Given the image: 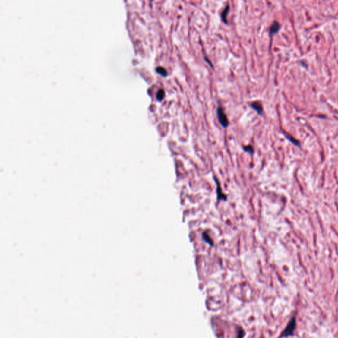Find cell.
<instances>
[{"mask_svg":"<svg viewBox=\"0 0 338 338\" xmlns=\"http://www.w3.org/2000/svg\"><path fill=\"white\" fill-rule=\"evenodd\" d=\"M296 326H297V318L295 316H292L282 332L280 338H286L293 336Z\"/></svg>","mask_w":338,"mask_h":338,"instance_id":"6da1fadb","label":"cell"},{"mask_svg":"<svg viewBox=\"0 0 338 338\" xmlns=\"http://www.w3.org/2000/svg\"><path fill=\"white\" fill-rule=\"evenodd\" d=\"M217 114L218 116V120L220 124L223 128H227L229 125V122L228 118L226 117V114L224 112L223 109L221 106H219L217 110Z\"/></svg>","mask_w":338,"mask_h":338,"instance_id":"7a4b0ae2","label":"cell"},{"mask_svg":"<svg viewBox=\"0 0 338 338\" xmlns=\"http://www.w3.org/2000/svg\"><path fill=\"white\" fill-rule=\"evenodd\" d=\"M215 180L217 184V198L219 200H226V196L224 194H223L221 187L220 186V184L217 181V180L215 178Z\"/></svg>","mask_w":338,"mask_h":338,"instance_id":"3957f363","label":"cell"},{"mask_svg":"<svg viewBox=\"0 0 338 338\" xmlns=\"http://www.w3.org/2000/svg\"><path fill=\"white\" fill-rule=\"evenodd\" d=\"M250 106L252 107L253 109L255 110L260 115L262 114L263 107L262 106V104H261L259 101H254V102L251 103Z\"/></svg>","mask_w":338,"mask_h":338,"instance_id":"277c9868","label":"cell"},{"mask_svg":"<svg viewBox=\"0 0 338 338\" xmlns=\"http://www.w3.org/2000/svg\"><path fill=\"white\" fill-rule=\"evenodd\" d=\"M280 24H279L277 21H274L272 25H271V27H270V33L271 34H276L278 32V30H280Z\"/></svg>","mask_w":338,"mask_h":338,"instance_id":"5b68a950","label":"cell"},{"mask_svg":"<svg viewBox=\"0 0 338 338\" xmlns=\"http://www.w3.org/2000/svg\"><path fill=\"white\" fill-rule=\"evenodd\" d=\"M229 6L227 5L225 8V9L223 10V11L221 13V18L223 21L225 23H227V20H226V15H227V14L229 13Z\"/></svg>","mask_w":338,"mask_h":338,"instance_id":"8992f818","label":"cell"},{"mask_svg":"<svg viewBox=\"0 0 338 338\" xmlns=\"http://www.w3.org/2000/svg\"><path fill=\"white\" fill-rule=\"evenodd\" d=\"M203 238L205 240V242H206L209 245H210L211 246H213V240H212L210 236L208 235V234L207 232H204L203 233Z\"/></svg>","mask_w":338,"mask_h":338,"instance_id":"52a82bcc","label":"cell"},{"mask_svg":"<svg viewBox=\"0 0 338 338\" xmlns=\"http://www.w3.org/2000/svg\"><path fill=\"white\" fill-rule=\"evenodd\" d=\"M156 71L159 74H160L163 77H166L167 75H168V72H167L166 69L163 67H157L156 69Z\"/></svg>","mask_w":338,"mask_h":338,"instance_id":"ba28073f","label":"cell"},{"mask_svg":"<svg viewBox=\"0 0 338 338\" xmlns=\"http://www.w3.org/2000/svg\"><path fill=\"white\" fill-rule=\"evenodd\" d=\"M156 99H157L158 100H159V101L162 100L164 98H165V90H164L163 89H159L158 90L157 93H156Z\"/></svg>","mask_w":338,"mask_h":338,"instance_id":"9c48e42d","label":"cell"},{"mask_svg":"<svg viewBox=\"0 0 338 338\" xmlns=\"http://www.w3.org/2000/svg\"><path fill=\"white\" fill-rule=\"evenodd\" d=\"M244 150H245L246 152H248V153H254V149L251 145L246 146V147H244Z\"/></svg>","mask_w":338,"mask_h":338,"instance_id":"30bf717a","label":"cell"}]
</instances>
